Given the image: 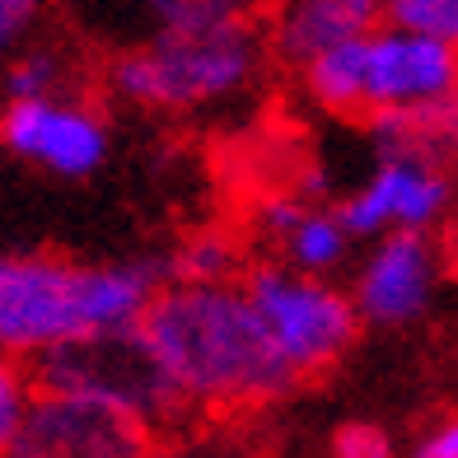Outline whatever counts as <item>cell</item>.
<instances>
[{"label":"cell","instance_id":"1","mask_svg":"<svg viewBox=\"0 0 458 458\" xmlns=\"http://www.w3.org/2000/svg\"><path fill=\"white\" fill-rule=\"evenodd\" d=\"M131 342L178 407L272 403L300 379L243 285H169Z\"/></svg>","mask_w":458,"mask_h":458},{"label":"cell","instance_id":"2","mask_svg":"<svg viewBox=\"0 0 458 458\" xmlns=\"http://www.w3.org/2000/svg\"><path fill=\"white\" fill-rule=\"evenodd\" d=\"M267 38L258 24H225L201 33H164L122 47L108 66V89L150 113H201L239 98L262 71Z\"/></svg>","mask_w":458,"mask_h":458},{"label":"cell","instance_id":"3","mask_svg":"<svg viewBox=\"0 0 458 458\" xmlns=\"http://www.w3.org/2000/svg\"><path fill=\"white\" fill-rule=\"evenodd\" d=\"M85 262L52 253L0 258V351L14 360H43L71 346H94L85 318Z\"/></svg>","mask_w":458,"mask_h":458},{"label":"cell","instance_id":"4","mask_svg":"<svg viewBox=\"0 0 458 458\" xmlns=\"http://www.w3.org/2000/svg\"><path fill=\"white\" fill-rule=\"evenodd\" d=\"M248 300L262 314L276 351L295 374H318L332 360H342L360 332L356 300L323 276H300L290 267H253L243 281Z\"/></svg>","mask_w":458,"mask_h":458},{"label":"cell","instance_id":"5","mask_svg":"<svg viewBox=\"0 0 458 458\" xmlns=\"http://www.w3.org/2000/svg\"><path fill=\"white\" fill-rule=\"evenodd\" d=\"M454 206V178L440 155H393L337 206V220L351 239L384 234H426Z\"/></svg>","mask_w":458,"mask_h":458},{"label":"cell","instance_id":"6","mask_svg":"<svg viewBox=\"0 0 458 458\" xmlns=\"http://www.w3.org/2000/svg\"><path fill=\"white\" fill-rule=\"evenodd\" d=\"M0 145L52 178H89L103 169L113 136L94 103L61 94V98L5 103Z\"/></svg>","mask_w":458,"mask_h":458},{"label":"cell","instance_id":"7","mask_svg":"<svg viewBox=\"0 0 458 458\" xmlns=\"http://www.w3.org/2000/svg\"><path fill=\"white\" fill-rule=\"evenodd\" d=\"M145 430L127 407L38 393L5 458H145Z\"/></svg>","mask_w":458,"mask_h":458},{"label":"cell","instance_id":"8","mask_svg":"<svg viewBox=\"0 0 458 458\" xmlns=\"http://www.w3.org/2000/svg\"><path fill=\"white\" fill-rule=\"evenodd\" d=\"M458 98V52L426 33L384 24L365 38V117L440 108Z\"/></svg>","mask_w":458,"mask_h":458},{"label":"cell","instance_id":"9","mask_svg":"<svg viewBox=\"0 0 458 458\" xmlns=\"http://www.w3.org/2000/svg\"><path fill=\"white\" fill-rule=\"evenodd\" d=\"M435 281H440V267H435V248L426 234H384L360 262L351 300H356L360 323L403 327L426 314Z\"/></svg>","mask_w":458,"mask_h":458},{"label":"cell","instance_id":"10","mask_svg":"<svg viewBox=\"0 0 458 458\" xmlns=\"http://www.w3.org/2000/svg\"><path fill=\"white\" fill-rule=\"evenodd\" d=\"M384 29V0H276L267 19V47L285 66H309L332 47L360 43Z\"/></svg>","mask_w":458,"mask_h":458},{"label":"cell","instance_id":"11","mask_svg":"<svg viewBox=\"0 0 458 458\" xmlns=\"http://www.w3.org/2000/svg\"><path fill=\"white\" fill-rule=\"evenodd\" d=\"M131 14L136 43H150L164 33H201V29H225V24H253L262 0H122Z\"/></svg>","mask_w":458,"mask_h":458},{"label":"cell","instance_id":"12","mask_svg":"<svg viewBox=\"0 0 458 458\" xmlns=\"http://www.w3.org/2000/svg\"><path fill=\"white\" fill-rule=\"evenodd\" d=\"M281 253H285V267L300 276H327L337 272L351 253V234L346 225L337 220V211H318V206H304L290 216V225L276 234Z\"/></svg>","mask_w":458,"mask_h":458},{"label":"cell","instance_id":"13","mask_svg":"<svg viewBox=\"0 0 458 458\" xmlns=\"http://www.w3.org/2000/svg\"><path fill=\"white\" fill-rule=\"evenodd\" d=\"M304 89L327 113H365V38L309 61Z\"/></svg>","mask_w":458,"mask_h":458},{"label":"cell","instance_id":"14","mask_svg":"<svg viewBox=\"0 0 458 458\" xmlns=\"http://www.w3.org/2000/svg\"><path fill=\"white\" fill-rule=\"evenodd\" d=\"M71 85V61L66 52L29 43L24 52H14L0 71V89L5 103H33V98H61Z\"/></svg>","mask_w":458,"mask_h":458},{"label":"cell","instance_id":"15","mask_svg":"<svg viewBox=\"0 0 458 458\" xmlns=\"http://www.w3.org/2000/svg\"><path fill=\"white\" fill-rule=\"evenodd\" d=\"M174 258V285H234L239 272V248L225 234H197L187 239Z\"/></svg>","mask_w":458,"mask_h":458},{"label":"cell","instance_id":"16","mask_svg":"<svg viewBox=\"0 0 458 458\" xmlns=\"http://www.w3.org/2000/svg\"><path fill=\"white\" fill-rule=\"evenodd\" d=\"M384 24L426 33L458 52V0H384Z\"/></svg>","mask_w":458,"mask_h":458},{"label":"cell","instance_id":"17","mask_svg":"<svg viewBox=\"0 0 458 458\" xmlns=\"http://www.w3.org/2000/svg\"><path fill=\"white\" fill-rule=\"evenodd\" d=\"M29 407H33V374L24 369V360L0 351V458L14 449Z\"/></svg>","mask_w":458,"mask_h":458},{"label":"cell","instance_id":"18","mask_svg":"<svg viewBox=\"0 0 458 458\" xmlns=\"http://www.w3.org/2000/svg\"><path fill=\"white\" fill-rule=\"evenodd\" d=\"M43 14H47V0H0V61L29 47Z\"/></svg>","mask_w":458,"mask_h":458},{"label":"cell","instance_id":"19","mask_svg":"<svg viewBox=\"0 0 458 458\" xmlns=\"http://www.w3.org/2000/svg\"><path fill=\"white\" fill-rule=\"evenodd\" d=\"M332 458H393V440L369 421H346L332 435Z\"/></svg>","mask_w":458,"mask_h":458},{"label":"cell","instance_id":"20","mask_svg":"<svg viewBox=\"0 0 458 458\" xmlns=\"http://www.w3.org/2000/svg\"><path fill=\"white\" fill-rule=\"evenodd\" d=\"M407 458H458V416L445 421V426H435V430H426Z\"/></svg>","mask_w":458,"mask_h":458},{"label":"cell","instance_id":"21","mask_svg":"<svg viewBox=\"0 0 458 458\" xmlns=\"http://www.w3.org/2000/svg\"><path fill=\"white\" fill-rule=\"evenodd\" d=\"M445 155L458 164V113H454V122H449V136H445Z\"/></svg>","mask_w":458,"mask_h":458},{"label":"cell","instance_id":"22","mask_svg":"<svg viewBox=\"0 0 458 458\" xmlns=\"http://www.w3.org/2000/svg\"><path fill=\"white\" fill-rule=\"evenodd\" d=\"M145 458H169V454H145Z\"/></svg>","mask_w":458,"mask_h":458},{"label":"cell","instance_id":"23","mask_svg":"<svg viewBox=\"0 0 458 458\" xmlns=\"http://www.w3.org/2000/svg\"><path fill=\"white\" fill-rule=\"evenodd\" d=\"M0 117H5V108H0Z\"/></svg>","mask_w":458,"mask_h":458}]
</instances>
